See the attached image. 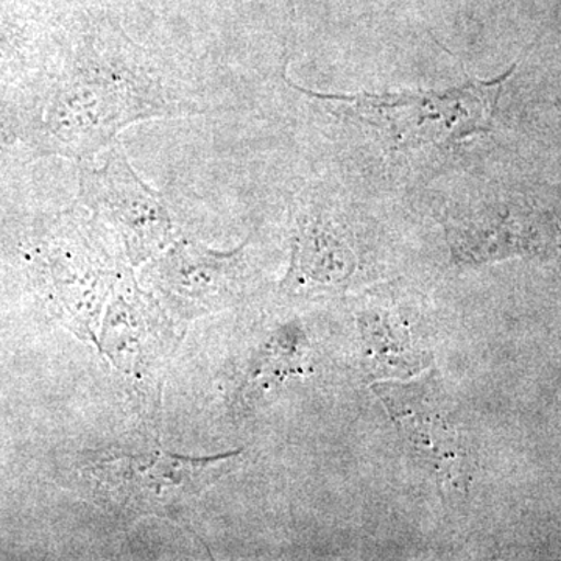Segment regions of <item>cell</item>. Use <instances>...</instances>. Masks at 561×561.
Returning <instances> with one entry per match:
<instances>
[{"mask_svg": "<svg viewBox=\"0 0 561 561\" xmlns=\"http://www.w3.org/2000/svg\"><path fill=\"white\" fill-rule=\"evenodd\" d=\"M238 454L184 457L154 449L90 453L81 478L91 500L116 518L154 515L179 523L195 497L227 472Z\"/></svg>", "mask_w": 561, "mask_h": 561, "instance_id": "obj_1", "label": "cell"}, {"mask_svg": "<svg viewBox=\"0 0 561 561\" xmlns=\"http://www.w3.org/2000/svg\"><path fill=\"white\" fill-rule=\"evenodd\" d=\"M354 265L350 247L334 232L316 224L302 232L291 275L301 286L331 287L348 278Z\"/></svg>", "mask_w": 561, "mask_h": 561, "instance_id": "obj_2", "label": "cell"}]
</instances>
